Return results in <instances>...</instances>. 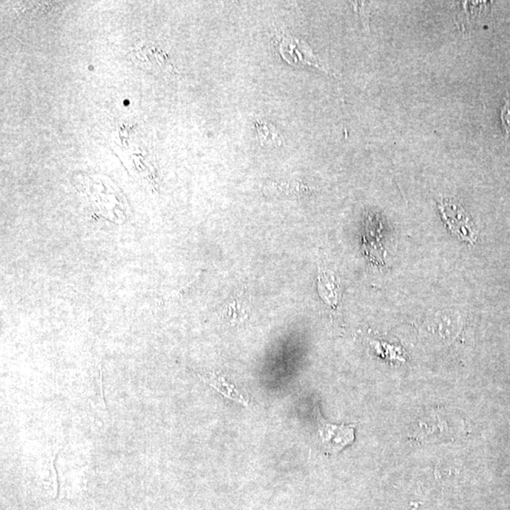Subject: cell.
I'll return each mask as SVG.
<instances>
[{
  "instance_id": "cell-1",
  "label": "cell",
  "mask_w": 510,
  "mask_h": 510,
  "mask_svg": "<svg viewBox=\"0 0 510 510\" xmlns=\"http://www.w3.org/2000/svg\"><path fill=\"white\" fill-rule=\"evenodd\" d=\"M440 215L455 238L474 245L477 230L463 207L453 201L442 200L437 203Z\"/></svg>"
},
{
  "instance_id": "cell-2",
  "label": "cell",
  "mask_w": 510,
  "mask_h": 510,
  "mask_svg": "<svg viewBox=\"0 0 510 510\" xmlns=\"http://www.w3.org/2000/svg\"><path fill=\"white\" fill-rule=\"evenodd\" d=\"M277 34L276 41H278L279 53L288 63L293 65L316 66L329 73V70L317 59L315 54L307 43L296 38L285 31Z\"/></svg>"
},
{
  "instance_id": "cell-3",
  "label": "cell",
  "mask_w": 510,
  "mask_h": 510,
  "mask_svg": "<svg viewBox=\"0 0 510 510\" xmlns=\"http://www.w3.org/2000/svg\"><path fill=\"white\" fill-rule=\"evenodd\" d=\"M315 418L322 445L330 454L339 453L354 440V425H333L322 417L316 408Z\"/></svg>"
},
{
  "instance_id": "cell-4",
  "label": "cell",
  "mask_w": 510,
  "mask_h": 510,
  "mask_svg": "<svg viewBox=\"0 0 510 510\" xmlns=\"http://www.w3.org/2000/svg\"><path fill=\"white\" fill-rule=\"evenodd\" d=\"M318 292L325 304L332 308L338 307L340 298V285L338 279L332 272L319 270Z\"/></svg>"
},
{
  "instance_id": "cell-5",
  "label": "cell",
  "mask_w": 510,
  "mask_h": 510,
  "mask_svg": "<svg viewBox=\"0 0 510 510\" xmlns=\"http://www.w3.org/2000/svg\"><path fill=\"white\" fill-rule=\"evenodd\" d=\"M211 387L217 390L218 393L223 394L224 397L230 398L235 402L241 403L245 406L248 405V400L245 398L233 385L228 383L225 378L218 374L213 373L208 379L206 380Z\"/></svg>"
},
{
  "instance_id": "cell-6",
  "label": "cell",
  "mask_w": 510,
  "mask_h": 510,
  "mask_svg": "<svg viewBox=\"0 0 510 510\" xmlns=\"http://www.w3.org/2000/svg\"><path fill=\"white\" fill-rule=\"evenodd\" d=\"M223 317L232 324H239L248 318L246 302L240 298L232 299L223 309Z\"/></svg>"
},
{
  "instance_id": "cell-7",
  "label": "cell",
  "mask_w": 510,
  "mask_h": 510,
  "mask_svg": "<svg viewBox=\"0 0 510 510\" xmlns=\"http://www.w3.org/2000/svg\"><path fill=\"white\" fill-rule=\"evenodd\" d=\"M256 129H257L259 139H260L262 145H265L266 143L276 144V145L281 144L278 132L272 124L257 122L256 123Z\"/></svg>"
},
{
  "instance_id": "cell-8",
  "label": "cell",
  "mask_w": 510,
  "mask_h": 510,
  "mask_svg": "<svg viewBox=\"0 0 510 510\" xmlns=\"http://www.w3.org/2000/svg\"><path fill=\"white\" fill-rule=\"evenodd\" d=\"M420 503H413L412 504V509L410 510H417L418 508H419Z\"/></svg>"
}]
</instances>
